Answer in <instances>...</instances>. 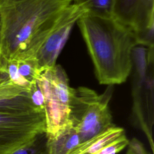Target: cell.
Wrapping results in <instances>:
<instances>
[{"label":"cell","instance_id":"6da1fadb","mask_svg":"<svg viewBox=\"0 0 154 154\" xmlns=\"http://www.w3.org/2000/svg\"><path fill=\"white\" fill-rule=\"evenodd\" d=\"M72 0H2L0 52L7 61L35 58Z\"/></svg>","mask_w":154,"mask_h":154},{"label":"cell","instance_id":"7a4b0ae2","mask_svg":"<svg viewBox=\"0 0 154 154\" xmlns=\"http://www.w3.org/2000/svg\"><path fill=\"white\" fill-rule=\"evenodd\" d=\"M101 84L125 82L132 70V53L138 45L134 33L112 17L84 14L77 21Z\"/></svg>","mask_w":154,"mask_h":154},{"label":"cell","instance_id":"3957f363","mask_svg":"<svg viewBox=\"0 0 154 154\" xmlns=\"http://www.w3.org/2000/svg\"><path fill=\"white\" fill-rule=\"evenodd\" d=\"M113 85L101 94L84 87L73 88L69 121L77 131L80 144L115 126L109 108Z\"/></svg>","mask_w":154,"mask_h":154},{"label":"cell","instance_id":"277c9868","mask_svg":"<svg viewBox=\"0 0 154 154\" xmlns=\"http://www.w3.org/2000/svg\"><path fill=\"white\" fill-rule=\"evenodd\" d=\"M135 66L132 88V115L136 125L144 132L154 152L153 47L137 45L132 53Z\"/></svg>","mask_w":154,"mask_h":154},{"label":"cell","instance_id":"5b68a950","mask_svg":"<svg viewBox=\"0 0 154 154\" xmlns=\"http://www.w3.org/2000/svg\"><path fill=\"white\" fill-rule=\"evenodd\" d=\"M37 82L45 98V116L47 136L55 135L68 123L73 88L60 65L43 72Z\"/></svg>","mask_w":154,"mask_h":154},{"label":"cell","instance_id":"8992f818","mask_svg":"<svg viewBox=\"0 0 154 154\" xmlns=\"http://www.w3.org/2000/svg\"><path fill=\"white\" fill-rule=\"evenodd\" d=\"M43 132L45 112H0V154H12Z\"/></svg>","mask_w":154,"mask_h":154},{"label":"cell","instance_id":"52a82bcc","mask_svg":"<svg viewBox=\"0 0 154 154\" xmlns=\"http://www.w3.org/2000/svg\"><path fill=\"white\" fill-rule=\"evenodd\" d=\"M112 17L134 33L138 45L153 46L154 0H115Z\"/></svg>","mask_w":154,"mask_h":154},{"label":"cell","instance_id":"ba28073f","mask_svg":"<svg viewBox=\"0 0 154 154\" xmlns=\"http://www.w3.org/2000/svg\"><path fill=\"white\" fill-rule=\"evenodd\" d=\"M85 13L82 7L72 2L65 10L35 55L41 73L56 65L57 59L75 23Z\"/></svg>","mask_w":154,"mask_h":154},{"label":"cell","instance_id":"9c48e42d","mask_svg":"<svg viewBox=\"0 0 154 154\" xmlns=\"http://www.w3.org/2000/svg\"><path fill=\"white\" fill-rule=\"evenodd\" d=\"M32 111L38 110L31 102L28 88L19 87L10 79L0 82V112L19 113Z\"/></svg>","mask_w":154,"mask_h":154},{"label":"cell","instance_id":"30bf717a","mask_svg":"<svg viewBox=\"0 0 154 154\" xmlns=\"http://www.w3.org/2000/svg\"><path fill=\"white\" fill-rule=\"evenodd\" d=\"M79 144V135L69 121L55 135L47 136L46 154H71Z\"/></svg>","mask_w":154,"mask_h":154},{"label":"cell","instance_id":"8fae6325","mask_svg":"<svg viewBox=\"0 0 154 154\" xmlns=\"http://www.w3.org/2000/svg\"><path fill=\"white\" fill-rule=\"evenodd\" d=\"M124 134V129L115 125L88 141L80 144L71 154H96Z\"/></svg>","mask_w":154,"mask_h":154},{"label":"cell","instance_id":"7c38bea8","mask_svg":"<svg viewBox=\"0 0 154 154\" xmlns=\"http://www.w3.org/2000/svg\"><path fill=\"white\" fill-rule=\"evenodd\" d=\"M115 0H72V2L80 6L85 13L103 17H112Z\"/></svg>","mask_w":154,"mask_h":154},{"label":"cell","instance_id":"4fadbf2b","mask_svg":"<svg viewBox=\"0 0 154 154\" xmlns=\"http://www.w3.org/2000/svg\"><path fill=\"white\" fill-rule=\"evenodd\" d=\"M17 63L19 75L30 84L36 81L41 75L35 58L14 60Z\"/></svg>","mask_w":154,"mask_h":154},{"label":"cell","instance_id":"5bb4252c","mask_svg":"<svg viewBox=\"0 0 154 154\" xmlns=\"http://www.w3.org/2000/svg\"><path fill=\"white\" fill-rule=\"evenodd\" d=\"M46 142L47 135L46 132H43L12 154H46Z\"/></svg>","mask_w":154,"mask_h":154},{"label":"cell","instance_id":"9a60e30c","mask_svg":"<svg viewBox=\"0 0 154 154\" xmlns=\"http://www.w3.org/2000/svg\"><path fill=\"white\" fill-rule=\"evenodd\" d=\"M29 95L34 108L39 111L45 112V98L37 81L31 83L29 88Z\"/></svg>","mask_w":154,"mask_h":154},{"label":"cell","instance_id":"2e32d148","mask_svg":"<svg viewBox=\"0 0 154 154\" xmlns=\"http://www.w3.org/2000/svg\"><path fill=\"white\" fill-rule=\"evenodd\" d=\"M7 72L9 79L13 84L19 87L29 89L31 84L26 81L19 75L16 61L12 60L7 61Z\"/></svg>","mask_w":154,"mask_h":154},{"label":"cell","instance_id":"e0dca14e","mask_svg":"<svg viewBox=\"0 0 154 154\" xmlns=\"http://www.w3.org/2000/svg\"><path fill=\"white\" fill-rule=\"evenodd\" d=\"M129 140L124 134L111 143L103 147L96 154H117L124 149L129 144Z\"/></svg>","mask_w":154,"mask_h":154},{"label":"cell","instance_id":"ac0fdd59","mask_svg":"<svg viewBox=\"0 0 154 154\" xmlns=\"http://www.w3.org/2000/svg\"><path fill=\"white\" fill-rule=\"evenodd\" d=\"M126 154H153L150 153L143 143L135 138L129 141Z\"/></svg>","mask_w":154,"mask_h":154},{"label":"cell","instance_id":"d6986e66","mask_svg":"<svg viewBox=\"0 0 154 154\" xmlns=\"http://www.w3.org/2000/svg\"><path fill=\"white\" fill-rule=\"evenodd\" d=\"M9 79L7 72V61L0 52V82Z\"/></svg>","mask_w":154,"mask_h":154},{"label":"cell","instance_id":"ffe728a7","mask_svg":"<svg viewBox=\"0 0 154 154\" xmlns=\"http://www.w3.org/2000/svg\"><path fill=\"white\" fill-rule=\"evenodd\" d=\"M1 14H0V30H1Z\"/></svg>","mask_w":154,"mask_h":154},{"label":"cell","instance_id":"44dd1931","mask_svg":"<svg viewBox=\"0 0 154 154\" xmlns=\"http://www.w3.org/2000/svg\"><path fill=\"white\" fill-rule=\"evenodd\" d=\"M2 1V0H0V3H1Z\"/></svg>","mask_w":154,"mask_h":154}]
</instances>
